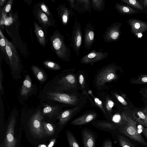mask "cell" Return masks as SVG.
Listing matches in <instances>:
<instances>
[{"instance_id": "cell-3", "label": "cell", "mask_w": 147, "mask_h": 147, "mask_svg": "<svg viewBox=\"0 0 147 147\" xmlns=\"http://www.w3.org/2000/svg\"><path fill=\"white\" fill-rule=\"evenodd\" d=\"M137 122L132 111L127 110L121 114L120 121L117 123L118 130L130 139L147 146V143L137 128Z\"/></svg>"}, {"instance_id": "cell-49", "label": "cell", "mask_w": 147, "mask_h": 147, "mask_svg": "<svg viewBox=\"0 0 147 147\" xmlns=\"http://www.w3.org/2000/svg\"><path fill=\"white\" fill-rule=\"evenodd\" d=\"M141 111L144 113H147V106L144 109L141 110Z\"/></svg>"}, {"instance_id": "cell-12", "label": "cell", "mask_w": 147, "mask_h": 147, "mask_svg": "<svg viewBox=\"0 0 147 147\" xmlns=\"http://www.w3.org/2000/svg\"><path fill=\"white\" fill-rule=\"evenodd\" d=\"M121 25V23L117 22L107 27L103 36L104 41L109 43L118 40L121 35L120 29Z\"/></svg>"}, {"instance_id": "cell-43", "label": "cell", "mask_w": 147, "mask_h": 147, "mask_svg": "<svg viewBox=\"0 0 147 147\" xmlns=\"http://www.w3.org/2000/svg\"><path fill=\"white\" fill-rule=\"evenodd\" d=\"M68 1L69 3L71 9L72 10L74 9L75 0H69Z\"/></svg>"}, {"instance_id": "cell-30", "label": "cell", "mask_w": 147, "mask_h": 147, "mask_svg": "<svg viewBox=\"0 0 147 147\" xmlns=\"http://www.w3.org/2000/svg\"><path fill=\"white\" fill-rule=\"evenodd\" d=\"M42 124L45 136H51L54 134L55 129L51 123L43 121Z\"/></svg>"}, {"instance_id": "cell-26", "label": "cell", "mask_w": 147, "mask_h": 147, "mask_svg": "<svg viewBox=\"0 0 147 147\" xmlns=\"http://www.w3.org/2000/svg\"><path fill=\"white\" fill-rule=\"evenodd\" d=\"M115 8L121 14L130 15L137 12L136 11L130 7L118 3L115 4Z\"/></svg>"}, {"instance_id": "cell-51", "label": "cell", "mask_w": 147, "mask_h": 147, "mask_svg": "<svg viewBox=\"0 0 147 147\" xmlns=\"http://www.w3.org/2000/svg\"><path fill=\"white\" fill-rule=\"evenodd\" d=\"M38 147H46V146L44 145H42Z\"/></svg>"}, {"instance_id": "cell-10", "label": "cell", "mask_w": 147, "mask_h": 147, "mask_svg": "<svg viewBox=\"0 0 147 147\" xmlns=\"http://www.w3.org/2000/svg\"><path fill=\"white\" fill-rule=\"evenodd\" d=\"M82 42V34L81 25L76 20L72 32L70 45L77 55H78L80 53Z\"/></svg>"}, {"instance_id": "cell-39", "label": "cell", "mask_w": 147, "mask_h": 147, "mask_svg": "<svg viewBox=\"0 0 147 147\" xmlns=\"http://www.w3.org/2000/svg\"><path fill=\"white\" fill-rule=\"evenodd\" d=\"M3 78V70L1 67V66H0V90L1 94L3 95V90L2 86V82Z\"/></svg>"}, {"instance_id": "cell-31", "label": "cell", "mask_w": 147, "mask_h": 147, "mask_svg": "<svg viewBox=\"0 0 147 147\" xmlns=\"http://www.w3.org/2000/svg\"><path fill=\"white\" fill-rule=\"evenodd\" d=\"M66 133L69 147H80L75 137L72 133L69 130H66Z\"/></svg>"}, {"instance_id": "cell-6", "label": "cell", "mask_w": 147, "mask_h": 147, "mask_svg": "<svg viewBox=\"0 0 147 147\" xmlns=\"http://www.w3.org/2000/svg\"><path fill=\"white\" fill-rule=\"evenodd\" d=\"M51 48L60 59L68 62L70 59L71 50L65 42L64 36L57 30L50 36Z\"/></svg>"}, {"instance_id": "cell-2", "label": "cell", "mask_w": 147, "mask_h": 147, "mask_svg": "<svg viewBox=\"0 0 147 147\" xmlns=\"http://www.w3.org/2000/svg\"><path fill=\"white\" fill-rule=\"evenodd\" d=\"M79 88L76 75L70 72H63L48 82L42 90L78 92Z\"/></svg>"}, {"instance_id": "cell-42", "label": "cell", "mask_w": 147, "mask_h": 147, "mask_svg": "<svg viewBox=\"0 0 147 147\" xmlns=\"http://www.w3.org/2000/svg\"><path fill=\"white\" fill-rule=\"evenodd\" d=\"M103 147H113L111 141L109 139L105 140L103 143Z\"/></svg>"}, {"instance_id": "cell-40", "label": "cell", "mask_w": 147, "mask_h": 147, "mask_svg": "<svg viewBox=\"0 0 147 147\" xmlns=\"http://www.w3.org/2000/svg\"><path fill=\"white\" fill-rule=\"evenodd\" d=\"M78 80L81 88L84 90L85 86V81L84 76L82 74H80L79 75Z\"/></svg>"}, {"instance_id": "cell-19", "label": "cell", "mask_w": 147, "mask_h": 147, "mask_svg": "<svg viewBox=\"0 0 147 147\" xmlns=\"http://www.w3.org/2000/svg\"><path fill=\"white\" fill-rule=\"evenodd\" d=\"M92 124L96 128L112 134L117 130V123L107 121L98 120L93 121Z\"/></svg>"}, {"instance_id": "cell-16", "label": "cell", "mask_w": 147, "mask_h": 147, "mask_svg": "<svg viewBox=\"0 0 147 147\" xmlns=\"http://www.w3.org/2000/svg\"><path fill=\"white\" fill-rule=\"evenodd\" d=\"M95 37L94 27L92 24L88 23L84 30V45L86 49H90L94 42Z\"/></svg>"}, {"instance_id": "cell-24", "label": "cell", "mask_w": 147, "mask_h": 147, "mask_svg": "<svg viewBox=\"0 0 147 147\" xmlns=\"http://www.w3.org/2000/svg\"><path fill=\"white\" fill-rule=\"evenodd\" d=\"M34 76L40 82L43 83L47 80V75L44 71L38 66L33 65L31 67Z\"/></svg>"}, {"instance_id": "cell-35", "label": "cell", "mask_w": 147, "mask_h": 147, "mask_svg": "<svg viewBox=\"0 0 147 147\" xmlns=\"http://www.w3.org/2000/svg\"><path fill=\"white\" fill-rule=\"evenodd\" d=\"M121 1L139 9L142 10L143 7L140 3L136 0H121Z\"/></svg>"}, {"instance_id": "cell-48", "label": "cell", "mask_w": 147, "mask_h": 147, "mask_svg": "<svg viewBox=\"0 0 147 147\" xmlns=\"http://www.w3.org/2000/svg\"><path fill=\"white\" fill-rule=\"evenodd\" d=\"M6 1V0H0V4L1 7L3 6L4 3Z\"/></svg>"}, {"instance_id": "cell-38", "label": "cell", "mask_w": 147, "mask_h": 147, "mask_svg": "<svg viewBox=\"0 0 147 147\" xmlns=\"http://www.w3.org/2000/svg\"><path fill=\"white\" fill-rule=\"evenodd\" d=\"M114 105V103L111 100H107L106 103V107L107 111L110 114V116L111 115V109Z\"/></svg>"}, {"instance_id": "cell-27", "label": "cell", "mask_w": 147, "mask_h": 147, "mask_svg": "<svg viewBox=\"0 0 147 147\" xmlns=\"http://www.w3.org/2000/svg\"><path fill=\"white\" fill-rule=\"evenodd\" d=\"M6 47V45L4 38V36L1 28L0 29V48L1 52L3 53L2 56L3 58L5 60L6 63L9 65V60L7 53Z\"/></svg>"}, {"instance_id": "cell-20", "label": "cell", "mask_w": 147, "mask_h": 147, "mask_svg": "<svg viewBox=\"0 0 147 147\" xmlns=\"http://www.w3.org/2000/svg\"><path fill=\"white\" fill-rule=\"evenodd\" d=\"M127 22L131 26V32L134 34L147 30V23L146 22L135 19H129Z\"/></svg>"}, {"instance_id": "cell-14", "label": "cell", "mask_w": 147, "mask_h": 147, "mask_svg": "<svg viewBox=\"0 0 147 147\" xmlns=\"http://www.w3.org/2000/svg\"><path fill=\"white\" fill-rule=\"evenodd\" d=\"M108 54L107 52H102L94 50L83 57L81 59L80 62L82 64H88L97 62L106 58Z\"/></svg>"}, {"instance_id": "cell-44", "label": "cell", "mask_w": 147, "mask_h": 147, "mask_svg": "<svg viewBox=\"0 0 147 147\" xmlns=\"http://www.w3.org/2000/svg\"><path fill=\"white\" fill-rule=\"evenodd\" d=\"M56 139H55L52 140L49 144L47 147H52L54 144Z\"/></svg>"}, {"instance_id": "cell-7", "label": "cell", "mask_w": 147, "mask_h": 147, "mask_svg": "<svg viewBox=\"0 0 147 147\" xmlns=\"http://www.w3.org/2000/svg\"><path fill=\"white\" fill-rule=\"evenodd\" d=\"M119 68L114 63L108 65L102 68L95 77L96 86L102 87L106 83L117 79L118 76L117 72Z\"/></svg>"}, {"instance_id": "cell-15", "label": "cell", "mask_w": 147, "mask_h": 147, "mask_svg": "<svg viewBox=\"0 0 147 147\" xmlns=\"http://www.w3.org/2000/svg\"><path fill=\"white\" fill-rule=\"evenodd\" d=\"M81 107H74L63 110L57 119L60 127L65 125L69 121L82 109Z\"/></svg>"}, {"instance_id": "cell-18", "label": "cell", "mask_w": 147, "mask_h": 147, "mask_svg": "<svg viewBox=\"0 0 147 147\" xmlns=\"http://www.w3.org/2000/svg\"><path fill=\"white\" fill-rule=\"evenodd\" d=\"M58 15L60 21L64 25L68 23L71 16L74 14L72 10L69 9L65 5L63 4L59 5L57 7Z\"/></svg>"}, {"instance_id": "cell-23", "label": "cell", "mask_w": 147, "mask_h": 147, "mask_svg": "<svg viewBox=\"0 0 147 147\" xmlns=\"http://www.w3.org/2000/svg\"><path fill=\"white\" fill-rule=\"evenodd\" d=\"M34 32L40 44L45 47L47 41L44 32L42 27L37 22L34 21Z\"/></svg>"}, {"instance_id": "cell-25", "label": "cell", "mask_w": 147, "mask_h": 147, "mask_svg": "<svg viewBox=\"0 0 147 147\" xmlns=\"http://www.w3.org/2000/svg\"><path fill=\"white\" fill-rule=\"evenodd\" d=\"M132 111L134 116L137 123L147 127V116L144 114L141 110L136 109Z\"/></svg>"}, {"instance_id": "cell-11", "label": "cell", "mask_w": 147, "mask_h": 147, "mask_svg": "<svg viewBox=\"0 0 147 147\" xmlns=\"http://www.w3.org/2000/svg\"><path fill=\"white\" fill-rule=\"evenodd\" d=\"M40 105L42 107V113L44 117L46 116L50 119L54 117H56L57 118L65 107L60 104L42 102Z\"/></svg>"}, {"instance_id": "cell-4", "label": "cell", "mask_w": 147, "mask_h": 147, "mask_svg": "<svg viewBox=\"0 0 147 147\" xmlns=\"http://www.w3.org/2000/svg\"><path fill=\"white\" fill-rule=\"evenodd\" d=\"M7 53L9 60L11 74L15 80H19L21 78V73L23 67L17 48L12 42L9 41L4 36Z\"/></svg>"}, {"instance_id": "cell-28", "label": "cell", "mask_w": 147, "mask_h": 147, "mask_svg": "<svg viewBox=\"0 0 147 147\" xmlns=\"http://www.w3.org/2000/svg\"><path fill=\"white\" fill-rule=\"evenodd\" d=\"M22 85L29 90L32 94H34L36 91L35 89H36L33 85L31 78L28 73L26 75Z\"/></svg>"}, {"instance_id": "cell-13", "label": "cell", "mask_w": 147, "mask_h": 147, "mask_svg": "<svg viewBox=\"0 0 147 147\" xmlns=\"http://www.w3.org/2000/svg\"><path fill=\"white\" fill-rule=\"evenodd\" d=\"M15 122V117L13 116L9 121L6 132L5 140V147H15L17 142V140L14 136Z\"/></svg>"}, {"instance_id": "cell-50", "label": "cell", "mask_w": 147, "mask_h": 147, "mask_svg": "<svg viewBox=\"0 0 147 147\" xmlns=\"http://www.w3.org/2000/svg\"><path fill=\"white\" fill-rule=\"evenodd\" d=\"M142 95L144 97L147 99V94L144 93H142Z\"/></svg>"}, {"instance_id": "cell-41", "label": "cell", "mask_w": 147, "mask_h": 147, "mask_svg": "<svg viewBox=\"0 0 147 147\" xmlns=\"http://www.w3.org/2000/svg\"><path fill=\"white\" fill-rule=\"evenodd\" d=\"M114 94L117 98L122 105L125 106L127 105V102L122 97L116 93H115Z\"/></svg>"}, {"instance_id": "cell-21", "label": "cell", "mask_w": 147, "mask_h": 147, "mask_svg": "<svg viewBox=\"0 0 147 147\" xmlns=\"http://www.w3.org/2000/svg\"><path fill=\"white\" fill-rule=\"evenodd\" d=\"M74 9L81 14L87 12L91 13V0H75Z\"/></svg>"}, {"instance_id": "cell-45", "label": "cell", "mask_w": 147, "mask_h": 147, "mask_svg": "<svg viewBox=\"0 0 147 147\" xmlns=\"http://www.w3.org/2000/svg\"><path fill=\"white\" fill-rule=\"evenodd\" d=\"M142 133L147 139V128H143L142 130Z\"/></svg>"}, {"instance_id": "cell-17", "label": "cell", "mask_w": 147, "mask_h": 147, "mask_svg": "<svg viewBox=\"0 0 147 147\" xmlns=\"http://www.w3.org/2000/svg\"><path fill=\"white\" fill-rule=\"evenodd\" d=\"M82 135L84 147H95L96 137L93 132L84 128L82 130Z\"/></svg>"}, {"instance_id": "cell-34", "label": "cell", "mask_w": 147, "mask_h": 147, "mask_svg": "<svg viewBox=\"0 0 147 147\" xmlns=\"http://www.w3.org/2000/svg\"><path fill=\"white\" fill-rule=\"evenodd\" d=\"M43 64L47 68L53 70H59L61 69L59 64L51 60H47L43 61Z\"/></svg>"}, {"instance_id": "cell-9", "label": "cell", "mask_w": 147, "mask_h": 147, "mask_svg": "<svg viewBox=\"0 0 147 147\" xmlns=\"http://www.w3.org/2000/svg\"><path fill=\"white\" fill-rule=\"evenodd\" d=\"M33 13L47 36L48 28L51 26H55V20L53 17L49 16L43 11L40 8L38 3L34 5Z\"/></svg>"}, {"instance_id": "cell-8", "label": "cell", "mask_w": 147, "mask_h": 147, "mask_svg": "<svg viewBox=\"0 0 147 147\" xmlns=\"http://www.w3.org/2000/svg\"><path fill=\"white\" fill-rule=\"evenodd\" d=\"M33 113L29 121V127L32 134L38 138L45 137V135L42 122L44 118L42 113V107L40 105L32 109Z\"/></svg>"}, {"instance_id": "cell-52", "label": "cell", "mask_w": 147, "mask_h": 147, "mask_svg": "<svg viewBox=\"0 0 147 147\" xmlns=\"http://www.w3.org/2000/svg\"><path fill=\"white\" fill-rule=\"evenodd\" d=\"M144 113V114L145 115H147V113Z\"/></svg>"}, {"instance_id": "cell-36", "label": "cell", "mask_w": 147, "mask_h": 147, "mask_svg": "<svg viewBox=\"0 0 147 147\" xmlns=\"http://www.w3.org/2000/svg\"><path fill=\"white\" fill-rule=\"evenodd\" d=\"M13 1V0H9L3 9H1V7L0 10L4 14L7 15L8 13L11 11Z\"/></svg>"}, {"instance_id": "cell-29", "label": "cell", "mask_w": 147, "mask_h": 147, "mask_svg": "<svg viewBox=\"0 0 147 147\" xmlns=\"http://www.w3.org/2000/svg\"><path fill=\"white\" fill-rule=\"evenodd\" d=\"M105 0H91V7L94 10L100 12L104 9L105 5Z\"/></svg>"}, {"instance_id": "cell-33", "label": "cell", "mask_w": 147, "mask_h": 147, "mask_svg": "<svg viewBox=\"0 0 147 147\" xmlns=\"http://www.w3.org/2000/svg\"><path fill=\"white\" fill-rule=\"evenodd\" d=\"M131 84H147V74H142L138 76L137 78H133L131 80Z\"/></svg>"}, {"instance_id": "cell-47", "label": "cell", "mask_w": 147, "mask_h": 147, "mask_svg": "<svg viewBox=\"0 0 147 147\" xmlns=\"http://www.w3.org/2000/svg\"><path fill=\"white\" fill-rule=\"evenodd\" d=\"M140 1L143 4L144 7H147V0H142Z\"/></svg>"}, {"instance_id": "cell-37", "label": "cell", "mask_w": 147, "mask_h": 147, "mask_svg": "<svg viewBox=\"0 0 147 147\" xmlns=\"http://www.w3.org/2000/svg\"><path fill=\"white\" fill-rule=\"evenodd\" d=\"M41 10L46 14L50 17H53V16L49 11V8L43 2L38 3Z\"/></svg>"}, {"instance_id": "cell-1", "label": "cell", "mask_w": 147, "mask_h": 147, "mask_svg": "<svg viewBox=\"0 0 147 147\" xmlns=\"http://www.w3.org/2000/svg\"><path fill=\"white\" fill-rule=\"evenodd\" d=\"M39 97L42 102L60 104L65 107H82L86 102L85 95L78 92L42 90Z\"/></svg>"}, {"instance_id": "cell-46", "label": "cell", "mask_w": 147, "mask_h": 147, "mask_svg": "<svg viewBox=\"0 0 147 147\" xmlns=\"http://www.w3.org/2000/svg\"><path fill=\"white\" fill-rule=\"evenodd\" d=\"M140 92L141 93H144L147 94V87L141 89Z\"/></svg>"}, {"instance_id": "cell-32", "label": "cell", "mask_w": 147, "mask_h": 147, "mask_svg": "<svg viewBox=\"0 0 147 147\" xmlns=\"http://www.w3.org/2000/svg\"><path fill=\"white\" fill-rule=\"evenodd\" d=\"M118 141L121 147H136L128 139L124 136L117 135Z\"/></svg>"}, {"instance_id": "cell-5", "label": "cell", "mask_w": 147, "mask_h": 147, "mask_svg": "<svg viewBox=\"0 0 147 147\" xmlns=\"http://www.w3.org/2000/svg\"><path fill=\"white\" fill-rule=\"evenodd\" d=\"M14 20L11 24L5 26L7 32L11 38L12 42L18 49L22 55L27 57L29 54L27 45L24 43L19 33V26L20 25L17 12L13 13Z\"/></svg>"}, {"instance_id": "cell-22", "label": "cell", "mask_w": 147, "mask_h": 147, "mask_svg": "<svg viewBox=\"0 0 147 147\" xmlns=\"http://www.w3.org/2000/svg\"><path fill=\"white\" fill-rule=\"evenodd\" d=\"M97 114L94 112L86 113L72 121L70 124L73 125H80L87 124L94 119Z\"/></svg>"}]
</instances>
